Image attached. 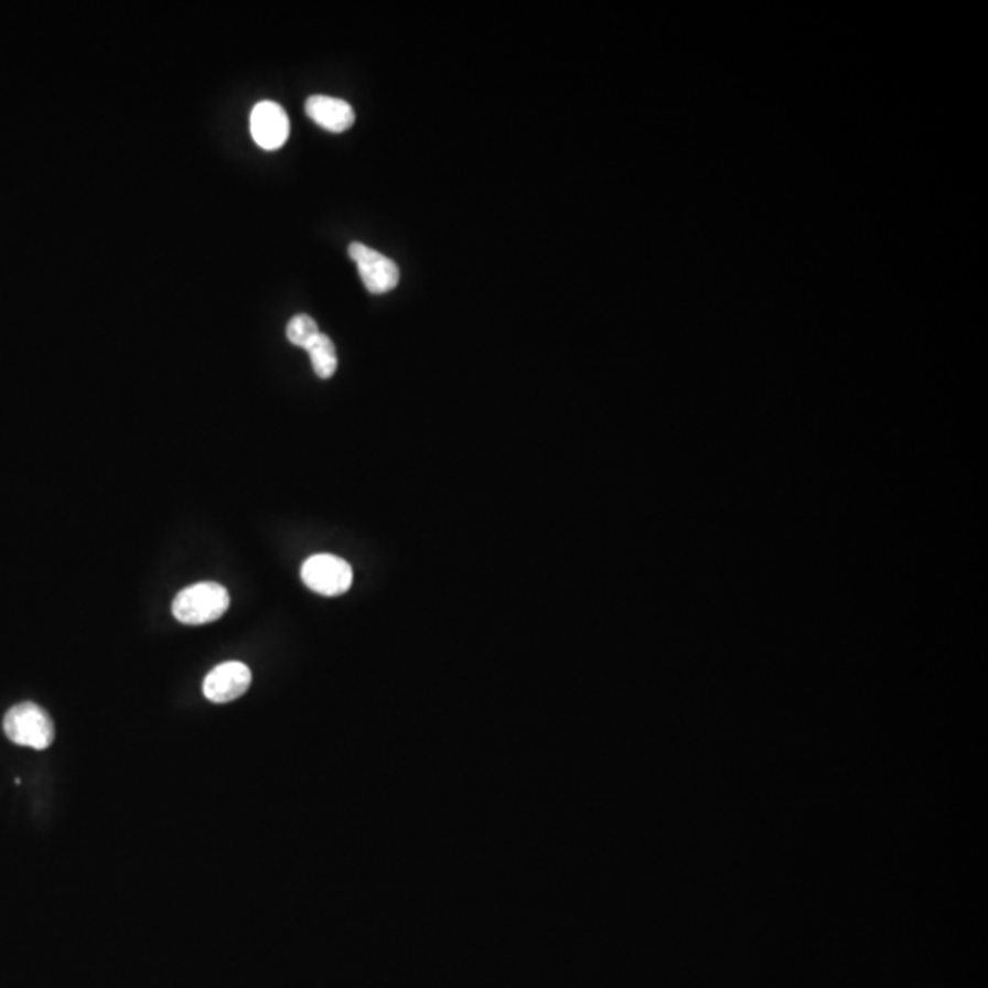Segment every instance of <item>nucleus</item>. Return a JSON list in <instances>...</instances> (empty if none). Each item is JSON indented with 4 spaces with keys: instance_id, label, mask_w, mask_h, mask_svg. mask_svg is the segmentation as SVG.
Masks as SVG:
<instances>
[{
    "instance_id": "f257e3e1",
    "label": "nucleus",
    "mask_w": 988,
    "mask_h": 988,
    "mask_svg": "<svg viewBox=\"0 0 988 988\" xmlns=\"http://www.w3.org/2000/svg\"><path fill=\"white\" fill-rule=\"evenodd\" d=\"M229 593L218 582H198L178 593L172 602V615L183 624L198 626L213 623L227 612Z\"/></svg>"
},
{
    "instance_id": "f03ea898",
    "label": "nucleus",
    "mask_w": 988,
    "mask_h": 988,
    "mask_svg": "<svg viewBox=\"0 0 988 988\" xmlns=\"http://www.w3.org/2000/svg\"><path fill=\"white\" fill-rule=\"evenodd\" d=\"M6 737L21 747L44 751L54 743V721L39 705L19 704L4 716Z\"/></svg>"
},
{
    "instance_id": "7ed1b4c3",
    "label": "nucleus",
    "mask_w": 988,
    "mask_h": 988,
    "mask_svg": "<svg viewBox=\"0 0 988 988\" xmlns=\"http://www.w3.org/2000/svg\"><path fill=\"white\" fill-rule=\"evenodd\" d=\"M302 582L319 595H343L352 588L354 573L348 562L335 555H313L302 565Z\"/></svg>"
},
{
    "instance_id": "20e7f679",
    "label": "nucleus",
    "mask_w": 988,
    "mask_h": 988,
    "mask_svg": "<svg viewBox=\"0 0 988 988\" xmlns=\"http://www.w3.org/2000/svg\"><path fill=\"white\" fill-rule=\"evenodd\" d=\"M348 255L357 264V271L366 290L374 296L388 293L399 284L398 264L385 257L383 253L366 247L365 244L354 243L350 244Z\"/></svg>"
},
{
    "instance_id": "39448f33",
    "label": "nucleus",
    "mask_w": 988,
    "mask_h": 988,
    "mask_svg": "<svg viewBox=\"0 0 988 988\" xmlns=\"http://www.w3.org/2000/svg\"><path fill=\"white\" fill-rule=\"evenodd\" d=\"M251 136L264 151H277L290 136V118L279 103L262 101L251 112Z\"/></svg>"
},
{
    "instance_id": "423d86ee",
    "label": "nucleus",
    "mask_w": 988,
    "mask_h": 988,
    "mask_svg": "<svg viewBox=\"0 0 988 988\" xmlns=\"http://www.w3.org/2000/svg\"><path fill=\"white\" fill-rule=\"evenodd\" d=\"M249 685H251V670L240 661H229L207 674L204 694L213 704H229L246 694Z\"/></svg>"
},
{
    "instance_id": "0eeeda50",
    "label": "nucleus",
    "mask_w": 988,
    "mask_h": 988,
    "mask_svg": "<svg viewBox=\"0 0 988 988\" xmlns=\"http://www.w3.org/2000/svg\"><path fill=\"white\" fill-rule=\"evenodd\" d=\"M308 118L330 132L352 129L355 121L354 108L339 97L312 96L307 101Z\"/></svg>"
},
{
    "instance_id": "6e6552de",
    "label": "nucleus",
    "mask_w": 988,
    "mask_h": 988,
    "mask_svg": "<svg viewBox=\"0 0 988 988\" xmlns=\"http://www.w3.org/2000/svg\"><path fill=\"white\" fill-rule=\"evenodd\" d=\"M304 350L310 354L313 372L321 379H330L337 372V352H335V344L329 335L319 333L318 337L313 339Z\"/></svg>"
},
{
    "instance_id": "1a4fd4ad",
    "label": "nucleus",
    "mask_w": 988,
    "mask_h": 988,
    "mask_svg": "<svg viewBox=\"0 0 988 988\" xmlns=\"http://www.w3.org/2000/svg\"><path fill=\"white\" fill-rule=\"evenodd\" d=\"M319 333L321 332H319L318 323L307 313L296 315L288 323V329H286V335L290 339V343L296 344L299 348H307L308 344L312 343Z\"/></svg>"
}]
</instances>
